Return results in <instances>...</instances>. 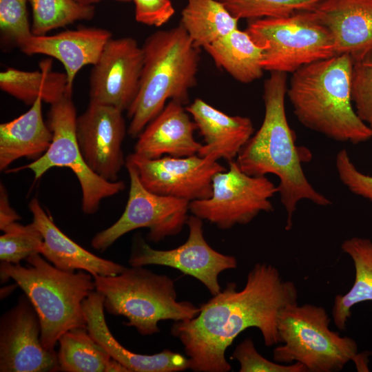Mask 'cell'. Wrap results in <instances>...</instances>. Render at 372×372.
<instances>
[{
    "label": "cell",
    "mask_w": 372,
    "mask_h": 372,
    "mask_svg": "<svg viewBox=\"0 0 372 372\" xmlns=\"http://www.w3.org/2000/svg\"><path fill=\"white\" fill-rule=\"evenodd\" d=\"M296 285L285 280L271 264L256 263L249 271L245 285L238 290L229 282L223 291L200 307L194 318L176 322L171 333L182 343L195 372H228L225 357L235 338L250 327L257 328L264 343L280 342L278 320L285 307L298 303Z\"/></svg>",
    "instance_id": "1"
},
{
    "label": "cell",
    "mask_w": 372,
    "mask_h": 372,
    "mask_svg": "<svg viewBox=\"0 0 372 372\" xmlns=\"http://www.w3.org/2000/svg\"><path fill=\"white\" fill-rule=\"evenodd\" d=\"M287 73L271 72L264 83L265 116L261 126L240 149L236 163L240 169L254 176L273 174L280 201L287 213L285 229L290 230L298 203L310 200L319 206L331 201L317 191L303 171L302 163L311 158L295 143L285 112Z\"/></svg>",
    "instance_id": "2"
},
{
    "label": "cell",
    "mask_w": 372,
    "mask_h": 372,
    "mask_svg": "<svg viewBox=\"0 0 372 372\" xmlns=\"http://www.w3.org/2000/svg\"><path fill=\"white\" fill-rule=\"evenodd\" d=\"M353 61L337 54L302 66L290 79L287 96L304 127L333 141L359 144L372 130L357 114L351 99Z\"/></svg>",
    "instance_id": "3"
},
{
    "label": "cell",
    "mask_w": 372,
    "mask_h": 372,
    "mask_svg": "<svg viewBox=\"0 0 372 372\" xmlns=\"http://www.w3.org/2000/svg\"><path fill=\"white\" fill-rule=\"evenodd\" d=\"M143 68L137 96L127 110V133L138 136L168 99L183 105L196 84L200 56L183 27L158 30L145 41Z\"/></svg>",
    "instance_id": "4"
},
{
    "label": "cell",
    "mask_w": 372,
    "mask_h": 372,
    "mask_svg": "<svg viewBox=\"0 0 372 372\" xmlns=\"http://www.w3.org/2000/svg\"><path fill=\"white\" fill-rule=\"evenodd\" d=\"M28 265L1 262L3 281L12 278L24 291L35 309L41 323V341L44 348L54 351L66 331L86 328L82 303L95 289L92 275L85 271L61 270L35 254Z\"/></svg>",
    "instance_id": "5"
},
{
    "label": "cell",
    "mask_w": 372,
    "mask_h": 372,
    "mask_svg": "<svg viewBox=\"0 0 372 372\" xmlns=\"http://www.w3.org/2000/svg\"><path fill=\"white\" fill-rule=\"evenodd\" d=\"M95 289L104 296V308L112 315L125 317L124 324L142 335L160 332L163 320L185 321L195 318L200 307L178 301L174 281L143 267H125L120 273L94 276Z\"/></svg>",
    "instance_id": "6"
},
{
    "label": "cell",
    "mask_w": 372,
    "mask_h": 372,
    "mask_svg": "<svg viewBox=\"0 0 372 372\" xmlns=\"http://www.w3.org/2000/svg\"><path fill=\"white\" fill-rule=\"evenodd\" d=\"M326 309L298 303L283 309L278 320L280 343L273 359L281 364L300 362L307 372H338L356 360L358 347L351 337L341 336L329 328Z\"/></svg>",
    "instance_id": "7"
},
{
    "label": "cell",
    "mask_w": 372,
    "mask_h": 372,
    "mask_svg": "<svg viewBox=\"0 0 372 372\" xmlns=\"http://www.w3.org/2000/svg\"><path fill=\"white\" fill-rule=\"evenodd\" d=\"M265 48L264 70L293 73L302 66L335 54L329 30L313 10L249 21L245 30Z\"/></svg>",
    "instance_id": "8"
},
{
    "label": "cell",
    "mask_w": 372,
    "mask_h": 372,
    "mask_svg": "<svg viewBox=\"0 0 372 372\" xmlns=\"http://www.w3.org/2000/svg\"><path fill=\"white\" fill-rule=\"evenodd\" d=\"M76 118V110L71 95L65 94L52 104L48 121L52 133L51 145L40 158L19 167V170H31L37 180L52 167L70 168L80 183L82 210L85 214H92L98 210L103 199L123 191L125 184L122 180L104 179L87 164L77 141Z\"/></svg>",
    "instance_id": "9"
},
{
    "label": "cell",
    "mask_w": 372,
    "mask_h": 372,
    "mask_svg": "<svg viewBox=\"0 0 372 372\" xmlns=\"http://www.w3.org/2000/svg\"><path fill=\"white\" fill-rule=\"evenodd\" d=\"M276 193L277 186L266 176L247 174L231 161L228 169L214 176L211 196L190 202L189 211L221 229H228L248 224L261 212L272 211L271 199Z\"/></svg>",
    "instance_id": "10"
},
{
    "label": "cell",
    "mask_w": 372,
    "mask_h": 372,
    "mask_svg": "<svg viewBox=\"0 0 372 372\" xmlns=\"http://www.w3.org/2000/svg\"><path fill=\"white\" fill-rule=\"evenodd\" d=\"M130 185L128 200L121 216L108 228L97 233L91 245L104 251L124 234L148 228L147 239L158 242L180 233L189 218L187 200L153 193L140 180L136 169L125 163Z\"/></svg>",
    "instance_id": "11"
},
{
    "label": "cell",
    "mask_w": 372,
    "mask_h": 372,
    "mask_svg": "<svg viewBox=\"0 0 372 372\" xmlns=\"http://www.w3.org/2000/svg\"><path fill=\"white\" fill-rule=\"evenodd\" d=\"M202 220L194 215L189 216L186 224L189 228L187 240L172 249H155L144 240H139L129 264L133 267L154 265L174 268L199 280L212 296L218 294L221 291L219 275L236 269L238 262L234 256L220 253L207 243Z\"/></svg>",
    "instance_id": "12"
},
{
    "label": "cell",
    "mask_w": 372,
    "mask_h": 372,
    "mask_svg": "<svg viewBox=\"0 0 372 372\" xmlns=\"http://www.w3.org/2000/svg\"><path fill=\"white\" fill-rule=\"evenodd\" d=\"M125 163L136 170L141 182L150 192L192 202L208 198L212 193L214 176L226 169L211 156L147 158L134 152Z\"/></svg>",
    "instance_id": "13"
},
{
    "label": "cell",
    "mask_w": 372,
    "mask_h": 372,
    "mask_svg": "<svg viewBox=\"0 0 372 372\" xmlns=\"http://www.w3.org/2000/svg\"><path fill=\"white\" fill-rule=\"evenodd\" d=\"M57 354L43 347L39 316L25 294L0 319V371H59Z\"/></svg>",
    "instance_id": "14"
},
{
    "label": "cell",
    "mask_w": 372,
    "mask_h": 372,
    "mask_svg": "<svg viewBox=\"0 0 372 372\" xmlns=\"http://www.w3.org/2000/svg\"><path fill=\"white\" fill-rule=\"evenodd\" d=\"M143 61L134 38L110 39L90 72V102L127 111L137 96Z\"/></svg>",
    "instance_id": "15"
},
{
    "label": "cell",
    "mask_w": 372,
    "mask_h": 372,
    "mask_svg": "<svg viewBox=\"0 0 372 372\" xmlns=\"http://www.w3.org/2000/svg\"><path fill=\"white\" fill-rule=\"evenodd\" d=\"M123 112L113 106L90 102L76 118V137L89 167L109 181H116L125 165L122 143L125 136Z\"/></svg>",
    "instance_id": "16"
},
{
    "label": "cell",
    "mask_w": 372,
    "mask_h": 372,
    "mask_svg": "<svg viewBox=\"0 0 372 372\" xmlns=\"http://www.w3.org/2000/svg\"><path fill=\"white\" fill-rule=\"evenodd\" d=\"M111 32L99 28H79L51 36L32 34L19 48L25 54H44L59 60L67 75V94L72 96L74 79L85 65H94Z\"/></svg>",
    "instance_id": "17"
},
{
    "label": "cell",
    "mask_w": 372,
    "mask_h": 372,
    "mask_svg": "<svg viewBox=\"0 0 372 372\" xmlns=\"http://www.w3.org/2000/svg\"><path fill=\"white\" fill-rule=\"evenodd\" d=\"M313 10L330 32L336 55L354 61L372 52V0H323Z\"/></svg>",
    "instance_id": "18"
},
{
    "label": "cell",
    "mask_w": 372,
    "mask_h": 372,
    "mask_svg": "<svg viewBox=\"0 0 372 372\" xmlns=\"http://www.w3.org/2000/svg\"><path fill=\"white\" fill-rule=\"evenodd\" d=\"M197 127L183 105L171 100L138 136L134 153L147 158L167 154L186 157L198 154L202 143L194 136Z\"/></svg>",
    "instance_id": "19"
},
{
    "label": "cell",
    "mask_w": 372,
    "mask_h": 372,
    "mask_svg": "<svg viewBox=\"0 0 372 372\" xmlns=\"http://www.w3.org/2000/svg\"><path fill=\"white\" fill-rule=\"evenodd\" d=\"M86 328L112 358L125 366L129 372H178L189 369V360L182 354L165 349L153 355L130 351L118 342L110 332L104 316V296L92 291L82 303Z\"/></svg>",
    "instance_id": "20"
},
{
    "label": "cell",
    "mask_w": 372,
    "mask_h": 372,
    "mask_svg": "<svg viewBox=\"0 0 372 372\" xmlns=\"http://www.w3.org/2000/svg\"><path fill=\"white\" fill-rule=\"evenodd\" d=\"M185 109L204 139L198 153L200 156L234 161L254 134L249 118L227 115L201 99H196Z\"/></svg>",
    "instance_id": "21"
},
{
    "label": "cell",
    "mask_w": 372,
    "mask_h": 372,
    "mask_svg": "<svg viewBox=\"0 0 372 372\" xmlns=\"http://www.w3.org/2000/svg\"><path fill=\"white\" fill-rule=\"evenodd\" d=\"M33 222L43 237L41 254L58 269L74 272L85 271L93 276L120 273L125 267L99 257L71 240L54 224L37 198L29 203Z\"/></svg>",
    "instance_id": "22"
},
{
    "label": "cell",
    "mask_w": 372,
    "mask_h": 372,
    "mask_svg": "<svg viewBox=\"0 0 372 372\" xmlns=\"http://www.w3.org/2000/svg\"><path fill=\"white\" fill-rule=\"evenodd\" d=\"M41 98L19 117L0 125V170L25 157L40 158L49 148L52 133L45 123Z\"/></svg>",
    "instance_id": "23"
},
{
    "label": "cell",
    "mask_w": 372,
    "mask_h": 372,
    "mask_svg": "<svg viewBox=\"0 0 372 372\" xmlns=\"http://www.w3.org/2000/svg\"><path fill=\"white\" fill-rule=\"evenodd\" d=\"M203 49L218 68L240 83H251L262 75L265 48L257 44L246 30L238 28Z\"/></svg>",
    "instance_id": "24"
},
{
    "label": "cell",
    "mask_w": 372,
    "mask_h": 372,
    "mask_svg": "<svg viewBox=\"0 0 372 372\" xmlns=\"http://www.w3.org/2000/svg\"><path fill=\"white\" fill-rule=\"evenodd\" d=\"M39 65L40 71L30 72L7 68L0 72L1 90L28 105L38 98L52 105L68 94L66 74L51 71L50 59Z\"/></svg>",
    "instance_id": "25"
},
{
    "label": "cell",
    "mask_w": 372,
    "mask_h": 372,
    "mask_svg": "<svg viewBox=\"0 0 372 372\" xmlns=\"http://www.w3.org/2000/svg\"><path fill=\"white\" fill-rule=\"evenodd\" d=\"M341 249L349 255L355 268V280L344 294H338L333 301L332 318L340 331L345 330L351 309L357 304L372 301V240L353 236L345 240Z\"/></svg>",
    "instance_id": "26"
},
{
    "label": "cell",
    "mask_w": 372,
    "mask_h": 372,
    "mask_svg": "<svg viewBox=\"0 0 372 372\" xmlns=\"http://www.w3.org/2000/svg\"><path fill=\"white\" fill-rule=\"evenodd\" d=\"M187 1L180 24L196 48H204L238 28V19L217 0Z\"/></svg>",
    "instance_id": "27"
},
{
    "label": "cell",
    "mask_w": 372,
    "mask_h": 372,
    "mask_svg": "<svg viewBox=\"0 0 372 372\" xmlns=\"http://www.w3.org/2000/svg\"><path fill=\"white\" fill-rule=\"evenodd\" d=\"M59 371L65 372H106L112 359L104 347L91 337L87 328L65 332L58 340Z\"/></svg>",
    "instance_id": "28"
},
{
    "label": "cell",
    "mask_w": 372,
    "mask_h": 372,
    "mask_svg": "<svg viewBox=\"0 0 372 372\" xmlns=\"http://www.w3.org/2000/svg\"><path fill=\"white\" fill-rule=\"evenodd\" d=\"M32 10V32L43 36L50 30L79 21L91 20L95 13L93 5L76 0H28Z\"/></svg>",
    "instance_id": "29"
},
{
    "label": "cell",
    "mask_w": 372,
    "mask_h": 372,
    "mask_svg": "<svg viewBox=\"0 0 372 372\" xmlns=\"http://www.w3.org/2000/svg\"><path fill=\"white\" fill-rule=\"evenodd\" d=\"M236 19L282 17L313 10L323 0H217Z\"/></svg>",
    "instance_id": "30"
},
{
    "label": "cell",
    "mask_w": 372,
    "mask_h": 372,
    "mask_svg": "<svg viewBox=\"0 0 372 372\" xmlns=\"http://www.w3.org/2000/svg\"><path fill=\"white\" fill-rule=\"evenodd\" d=\"M3 231L0 236L1 262L19 264L33 254H41L43 237L33 221L25 225L14 222Z\"/></svg>",
    "instance_id": "31"
},
{
    "label": "cell",
    "mask_w": 372,
    "mask_h": 372,
    "mask_svg": "<svg viewBox=\"0 0 372 372\" xmlns=\"http://www.w3.org/2000/svg\"><path fill=\"white\" fill-rule=\"evenodd\" d=\"M351 94L357 114L372 130V52L353 61Z\"/></svg>",
    "instance_id": "32"
},
{
    "label": "cell",
    "mask_w": 372,
    "mask_h": 372,
    "mask_svg": "<svg viewBox=\"0 0 372 372\" xmlns=\"http://www.w3.org/2000/svg\"><path fill=\"white\" fill-rule=\"evenodd\" d=\"M28 0H0L1 41L19 47L33 34L28 21Z\"/></svg>",
    "instance_id": "33"
},
{
    "label": "cell",
    "mask_w": 372,
    "mask_h": 372,
    "mask_svg": "<svg viewBox=\"0 0 372 372\" xmlns=\"http://www.w3.org/2000/svg\"><path fill=\"white\" fill-rule=\"evenodd\" d=\"M232 359L238 362L240 372H307L300 362L281 364L267 360L257 351L251 338L245 339L237 345Z\"/></svg>",
    "instance_id": "34"
},
{
    "label": "cell",
    "mask_w": 372,
    "mask_h": 372,
    "mask_svg": "<svg viewBox=\"0 0 372 372\" xmlns=\"http://www.w3.org/2000/svg\"><path fill=\"white\" fill-rule=\"evenodd\" d=\"M335 167L340 181L351 192L372 203V176L358 169L345 149L336 154Z\"/></svg>",
    "instance_id": "35"
},
{
    "label": "cell",
    "mask_w": 372,
    "mask_h": 372,
    "mask_svg": "<svg viewBox=\"0 0 372 372\" xmlns=\"http://www.w3.org/2000/svg\"><path fill=\"white\" fill-rule=\"evenodd\" d=\"M137 22L156 28L167 23L175 14L170 0H132Z\"/></svg>",
    "instance_id": "36"
},
{
    "label": "cell",
    "mask_w": 372,
    "mask_h": 372,
    "mask_svg": "<svg viewBox=\"0 0 372 372\" xmlns=\"http://www.w3.org/2000/svg\"><path fill=\"white\" fill-rule=\"evenodd\" d=\"M20 216L10 205L7 191L1 184L0 186V229L3 231L9 225L17 222Z\"/></svg>",
    "instance_id": "37"
},
{
    "label": "cell",
    "mask_w": 372,
    "mask_h": 372,
    "mask_svg": "<svg viewBox=\"0 0 372 372\" xmlns=\"http://www.w3.org/2000/svg\"><path fill=\"white\" fill-rule=\"evenodd\" d=\"M80 3H84V4H88V5H93L94 3H98L100 1L102 0H76ZM112 1H116L119 2H130L132 1V0H112Z\"/></svg>",
    "instance_id": "38"
}]
</instances>
